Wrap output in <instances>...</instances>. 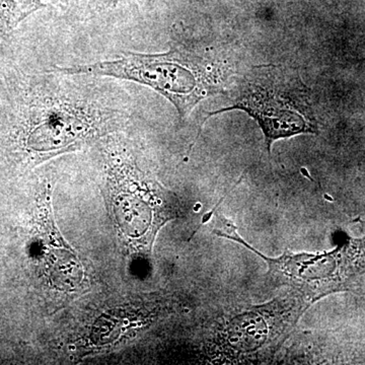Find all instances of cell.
<instances>
[{
	"mask_svg": "<svg viewBox=\"0 0 365 365\" xmlns=\"http://www.w3.org/2000/svg\"><path fill=\"white\" fill-rule=\"evenodd\" d=\"M49 71L31 81L20 105L26 146L60 153L112 130L131 118L125 103L88 76Z\"/></svg>",
	"mask_w": 365,
	"mask_h": 365,
	"instance_id": "1",
	"label": "cell"
},
{
	"mask_svg": "<svg viewBox=\"0 0 365 365\" xmlns=\"http://www.w3.org/2000/svg\"><path fill=\"white\" fill-rule=\"evenodd\" d=\"M45 7L41 0H0V41L6 39L21 21Z\"/></svg>",
	"mask_w": 365,
	"mask_h": 365,
	"instance_id": "5",
	"label": "cell"
},
{
	"mask_svg": "<svg viewBox=\"0 0 365 365\" xmlns=\"http://www.w3.org/2000/svg\"><path fill=\"white\" fill-rule=\"evenodd\" d=\"M250 90L234 109L246 110L257 119L265 133L268 150L276 139L314 131L309 120L304 118L306 115L299 114V106H292L282 96L260 86H251Z\"/></svg>",
	"mask_w": 365,
	"mask_h": 365,
	"instance_id": "4",
	"label": "cell"
},
{
	"mask_svg": "<svg viewBox=\"0 0 365 365\" xmlns=\"http://www.w3.org/2000/svg\"><path fill=\"white\" fill-rule=\"evenodd\" d=\"M50 71L67 76L111 78L148 86L169 100L180 118L188 116L195 106L215 90L202 58L178 48L160 54L121 52L113 60L56 66Z\"/></svg>",
	"mask_w": 365,
	"mask_h": 365,
	"instance_id": "2",
	"label": "cell"
},
{
	"mask_svg": "<svg viewBox=\"0 0 365 365\" xmlns=\"http://www.w3.org/2000/svg\"><path fill=\"white\" fill-rule=\"evenodd\" d=\"M62 11L81 16H90L114 6L118 0H49Z\"/></svg>",
	"mask_w": 365,
	"mask_h": 365,
	"instance_id": "6",
	"label": "cell"
},
{
	"mask_svg": "<svg viewBox=\"0 0 365 365\" xmlns=\"http://www.w3.org/2000/svg\"><path fill=\"white\" fill-rule=\"evenodd\" d=\"M218 235L241 242L258 254L267 262L269 272L274 279L280 281L282 284L299 287L314 299L346 287L345 281L347 280L344 279L348 275L341 271L342 258L337 252L323 255L285 253L280 258L268 259L242 241L237 232L230 228H227L225 232H218Z\"/></svg>",
	"mask_w": 365,
	"mask_h": 365,
	"instance_id": "3",
	"label": "cell"
}]
</instances>
